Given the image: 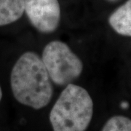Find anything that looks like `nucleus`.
<instances>
[{
	"mask_svg": "<svg viewBox=\"0 0 131 131\" xmlns=\"http://www.w3.org/2000/svg\"><path fill=\"white\" fill-rule=\"evenodd\" d=\"M51 81L42 58L34 52H26L20 57L10 75L15 98L37 110L50 102L53 94Z\"/></svg>",
	"mask_w": 131,
	"mask_h": 131,
	"instance_id": "1",
	"label": "nucleus"
},
{
	"mask_svg": "<svg viewBox=\"0 0 131 131\" xmlns=\"http://www.w3.org/2000/svg\"><path fill=\"white\" fill-rule=\"evenodd\" d=\"M93 115V101L79 85L69 84L61 92L50 113L53 131H86Z\"/></svg>",
	"mask_w": 131,
	"mask_h": 131,
	"instance_id": "2",
	"label": "nucleus"
},
{
	"mask_svg": "<svg viewBox=\"0 0 131 131\" xmlns=\"http://www.w3.org/2000/svg\"><path fill=\"white\" fill-rule=\"evenodd\" d=\"M42 60L52 81L60 86L71 84L83 70L82 60L61 41L49 42L43 50Z\"/></svg>",
	"mask_w": 131,
	"mask_h": 131,
	"instance_id": "3",
	"label": "nucleus"
},
{
	"mask_svg": "<svg viewBox=\"0 0 131 131\" xmlns=\"http://www.w3.org/2000/svg\"><path fill=\"white\" fill-rule=\"evenodd\" d=\"M24 12L40 32L50 34L59 26L61 7L58 0H24Z\"/></svg>",
	"mask_w": 131,
	"mask_h": 131,
	"instance_id": "4",
	"label": "nucleus"
},
{
	"mask_svg": "<svg viewBox=\"0 0 131 131\" xmlns=\"http://www.w3.org/2000/svg\"><path fill=\"white\" fill-rule=\"evenodd\" d=\"M108 24L119 35L131 37V0H127L113 12Z\"/></svg>",
	"mask_w": 131,
	"mask_h": 131,
	"instance_id": "5",
	"label": "nucleus"
},
{
	"mask_svg": "<svg viewBox=\"0 0 131 131\" xmlns=\"http://www.w3.org/2000/svg\"><path fill=\"white\" fill-rule=\"evenodd\" d=\"M24 13V0H0V26L18 20Z\"/></svg>",
	"mask_w": 131,
	"mask_h": 131,
	"instance_id": "6",
	"label": "nucleus"
},
{
	"mask_svg": "<svg viewBox=\"0 0 131 131\" xmlns=\"http://www.w3.org/2000/svg\"><path fill=\"white\" fill-rule=\"evenodd\" d=\"M101 131H131V119L122 115L113 116L104 124Z\"/></svg>",
	"mask_w": 131,
	"mask_h": 131,
	"instance_id": "7",
	"label": "nucleus"
},
{
	"mask_svg": "<svg viewBox=\"0 0 131 131\" xmlns=\"http://www.w3.org/2000/svg\"><path fill=\"white\" fill-rule=\"evenodd\" d=\"M121 106H122V108H126L128 107V103H126V102H123V103H122V104H121Z\"/></svg>",
	"mask_w": 131,
	"mask_h": 131,
	"instance_id": "8",
	"label": "nucleus"
},
{
	"mask_svg": "<svg viewBox=\"0 0 131 131\" xmlns=\"http://www.w3.org/2000/svg\"><path fill=\"white\" fill-rule=\"evenodd\" d=\"M2 98V88L0 87V101H1Z\"/></svg>",
	"mask_w": 131,
	"mask_h": 131,
	"instance_id": "9",
	"label": "nucleus"
},
{
	"mask_svg": "<svg viewBox=\"0 0 131 131\" xmlns=\"http://www.w3.org/2000/svg\"><path fill=\"white\" fill-rule=\"evenodd\" d=\"M107 1H108V2H117L118 0H107Z\"/></svg>",
	"mask_w": 131,
	"mask_h": 131,
	"instance_id": "10",
	"label": "nucleus"
}]
</instances>
